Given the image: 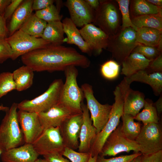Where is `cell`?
Masks as SVG:
<instances>
[{"label":"cell","mask_w":162,"mask_h":162,"mask_svg":"<svg viewBox=\"0 0 162 162\" xmlns=\"http://www.w3.org/2000/svg\"><path fill=\"white\" fill-rule=\"evenodd\" d=\"M21 60L25 65L37 72L64 71L71 65L86 68L91 62L73 48L52 44L22 56Z\"/></svg>","instance_id":"cell-1"},{"label":"cell","mask_w":162,"mask_h":162,"mask_svg":"<svg viewBox=\"0 0 162 162\" xmlns=\"http://www.w3.org/2000/svg\"><path fill=\"white\" fill-rule=\"evenodd\" d=\"M127 88L126 85L123 82L117 85L113 92L115 101L109 119L102 129L93 139L91 143L90 153L92 156H98L110 135L118 125L120 119L123 114L124 95Z\"/></svg>","instance_id":"cell-2"},{"label":"cell","mask_w":162,"mask_h":162,"mask_svg":"<svg viewBox=\"0 0 162 162\" xmlns=\"http://www.w3.org/2000/svg\"><path fill=\"white\" fill-rule=\"evenodd\" d=\"M17 103H14L0 125V148L3 151L18 147L25 143L17 117Z\"/></svg>","instance_id":"cell-3"},{"label":"cell","mask_w":162,"mask_h":162,"mask_svg":"<svg viewBox=\"0 0 162 162\" xmlns=\"http://www.w3.org/2000/svg\"><path fill=\"white\" fill-rule=\"evenodd\" d=\"M64 83L62 79L54 80L42 94L32 100H25L17 104L18 109L39 113L47 111L60 102Z\"/></svg>","instance_id":"cell-4"},{"label":"cell","mask_w":162,"mask_h":162,"mask_svg":"<svg viewBox=\"0 0 162 162\" xmlns=\"http://www.w3.org/2000/svg\"><path fill=\"white\" fill-rule=\"evenodd\" d=\"M100 5L95 10L93 24L98 26L108 36L114 37L121 30L120 18L118 7L112 0L100 1Z\"/></svg>","instance_id":"cell-5"},{"label":"cell","mask_w":162,"mask_h":162,"mask_svg":"<svg viewBox=\"0 0 162 162\" xmlns=\"http://www.w3.org/2000/svg\"><path fill=\"white\" fill-rule=\"evenodd\" d=\"M136 31L131 27L120 30L113 38L109 39L106 49L119 65L139 44L136 41Z\"/></svg>","instance_id":"cell-6"},{"label":"cell","mask_w":162,"mask_h":162,"mask_svg":"<svg viewBox=\"0 0 162 162\" xmlns=\"http://www.w3.org/2000/svg\"><path fill=\"white\" fill-rule=\"evenodd\" d=\"M64 71L66 80L59 103L74 109L82 111L81 103L85 97L81 88L77 84L78 70L76 66L71 65L67 68Z\"/></svg>","instance_id":"cell-7"},{"label":"cell","mask_w":162,"mask_h":162,"mask_svg":"<svg viewBox=\"0 0 162 162\" xmlns=\"http://www.w3.org/2000/svg\"><path fill=\"white\" fill-rule=\"evenodd\" d=\"M5 40L11 49L12 54L11 59L12 60L32 51L52 44L41 38L32 36L19 29L5 38Z\"/></svg>","instance_id":"cell-8"},{"label":"cell","mask_w":162,"mask_h":162,"mask_svg":"<svg viewBox=\"0 0 162 162\" xmlns=\"http://www.w3.org/2000/svg\"><path fill=\"white\" fill-rule=\"evenodd\" d=\"M87 102V106L91 114V119L97 134L103 128L107 122L112 108V105L102 104L96 99L92 86L87 83L82 85L81 88Z\"/></svg>","instance_id":"cell-9"},{"label":"cell","mask_w":162,"mask_h":162,"mask_svg":"<svg viewBox=\"0 0 162 162\" xmlns=\"http://www.w3.org/2000/svg\"><path fill=\"white\" fill-rule=\"evenodd\" d=\"M121 125L119 124L109 136L99 155L104 157L115 156L121 152H129L131 151L135 153L140 152V147L135 140L128 139L123 133Z\"/></svg>","instance_id":"cell-10"},{"label":"cell","mask_w":162,"mask_h":162,"mask_svg":"<svg viewBox=\"0 0 162 162\" xmlns=\"http://www.w3.org/2000/svg\"><path fill=\"white\" fill-rule=\"evenodd\" d=\"M32 144L38 154L43 156L62 154L65 147L58 127L44 130Z\"/></svg>","instance_id":"cell-11"},{"label":"cell","mask_w":162,"mask_h":162,"mask_svg":"<svg viewBox=\"0 0 162 162\" xmlns=\"http://www.w3.org/2000/svg\"><path fill=\"white\" fill-rule=\"evenodd\" d=\"M140 152L147 154L162 150V131L159 124L149 123L143 126L135 140Z\"/></svg>","instance_id":"cell-12"},{"label":"cell","mask_w":162,"mask_h":162,"mask_svg":"<svg viewBox=\"0 0 162 162\" xmlns=\"http://www.w3.org/2000/svg\"><path fill=\"white\" fill-rule=\"evenodd\" d=\"M82 113V111L59 103L47 111L38 114L40 123L44 130L50 128L59 127L70 117Z\"/></svg>","instance_id":"cell-13"},{"label":"cell","mask_w":162,"mask_h":162,"mask_svg":"<svg viewBox=\"0 0 162 162\" xmlns=\"http://www.w3.org/2000/svg\"><path fill=\"white\" fill-rule=\"evenodd\" d=\"M17 117L25 143L32 144L44 131L38 113L19 110Z\"/></svg>","instance_id":"cell-14"},{"label":"cell","mask_w":162,"mask_h":162,"mask_svg":"<svg viewBox=\"0 0 162 162\" xmlns=\"http://www.w3.org/2000/svg\"><path fill=\"white\" fill-rule=\"evenodd\" d=\"M64 5L68 9L70 19L76 27H83L93 22L95 10L85 0H67Z\"/></svg>","instance_id":"cell-15"},{"label":"cell","mask_w":162,"mask_h":162,"mask_svg":"<svg viewBox=\"0 0 162 162\" xmlns=\"http://www.w3.org/2000/svg\"><path fill=\"white\" fill-rule=\"evenodd\" d=\"M82 113L73 116L59 127L64 145L74 150L78 148V139L82 123Z\"/></svg>","instance_id":"cell-16"},{"label":"cell","mask_w":162,"mask_h":162,"mask_svg":"<svg viewBox=\"0 0 162 162\" xmlns=\"http://www.w3.org/2000/svg\"><path fill=\"white\" fill-rule=\"evenodd\" d=\"M79 31L92 52L99 54L103 49H106L109 42L108 36L93 23L84 26Z\"/></svg>","instance_id":"cell-17"},{"label":"cell","mask_w":162,"mask_h":162,"mask_svg":"<svg viewBox=\"0 0 162 162\" xmlns=\"http://www.w3.org/2000/svg\"><path fill=\"white\" fill-rule=\"evenodd\" d=\"M81 108L83 120L79 135L78 151L90 153L91 142L97 134L96 130L93 125L86 105L83 101L81 103Z\"/></svg>","instance_id":"cell-18"},{"label":"cell","mask_w":162,"mask_h":162,"mask_svg":"<svg viewBox=\"0 0 162 162\" xmlns=\"http://www.w3.org/2000/svg\"><path fill=\"white\" fill-rule=\"evenodd\" d=\"M39 155L32 144L25 143L3 151L1 157L2 162H33Z\"/></svg>","instance_id":"cell-19"},{"label":"cell","mask_w":162,"mask_h":162,"mask_svg":"<svg viewBox=\"0 0 162 162\" xmlns=\"http://www.w3.org/2000/svg\"><path fill=\"white\" fill-rule=\"evenodd\" d=\"M62 22L64 33L67 35V37L63 40V43L75 45L82 52L91 55L92 51L83 39L79 30L70 18H65Z\"/></svg>","instance_id":"cell-20"},{"label":"cell","mask_w":162,"mask_h":162,"mask_svg":"<svg viewBox=\"0 0 162 162\" xmlns=\"http://www.w3.org/2000/svg\"><path fill=\"white\" fill-rule=\"evenodd\" d=\"M124 78L130 85L134 82L143 83L151 87L155 95L158 96L162 94V72L149 74L145 70H141L129 77Z\"/></svg>","instance_id":"cell-21"},{"label":"cell","mask_w":162,"mask_h":162,"mask_svg":"<svg viewBox=\"0 0 162 162\" xmlns=\"http://www.w3.org/2000/svg\"><path fill=\"white\" fill-rule=\"evenodd\" d=\"M145 102V96L143 93L134 90L129 86L124 93L123 114L135 116L144 107Z\"/></svg>","instance_id":"cell-22"},{"label":"cell","mask_w":162,"mask_h":162,"mask_svg":"<svg viewBox=\"0 0 162 162\" xmlns=\"http://www.w3.org/2000/svg\"><path fill=\"white\" fill-rule=\"evenodd\" d=\"M152 60L142 55L132 52L123 62L121 74L128 77L141 70H145Z\"/></svg>","instance_id":"cell-23"},{"label":"cell","mask_w":162,"mask_h":162,"mask_svg":"<svg viewBox=\"0 0 162 162\" xmlns=\"http://www.w3.org/2000/svg\"><path fill=\"white\" fill-rule=\"evenodd\" d=\"M33 0H24L19 6L11 16L10 23V36L19 29L32 14Z\"/></svg>","instance_id":"cell-24"},{"label":"cell","mask_w":162,"mask_h":162,"mask_svg":"<svg viewBox=\"0 0 162 162\" xmlns=\"http://www.w3.org/2000/svg\"><path fill=\"white\" fill-rule=\"evenodd\" d=\"M62 22L61 20L47 22L41 37L53 45H62L64 38Z\"/></svg>","instance_id":"cell-25"},{"label":"cell","mask_w":162,"mask_h":162,"mask_svg":"<svg viewBox=\"0 0 162 162\" xmlns=\"http://www.w3.org/2000/svg\"><path fill=\"white\" fill-rule=\"evenodd\" d=\"M136 36L137 43L146 46L158 47L162 40V31L154 28L142 27L137 29Z\"/></svg>","instance_id":"cell-26"},{"label":"cell","mask_w":162,"mask_h":162,"mask_svg":"<svg viewBox=\"0 0 162 162\" xmlns=\"http://www.w3.org/2000/svg\"><path fill=\"white\" fill-rule=\"evenodd\" d=\"M33 70L26 65L20 67L14 71L13 77L16 86V90H26L32 85L34 74Z\"/></svg>","instance_id":"cell-27"},{"label":"cell","mask_w":162,"mask_h":162,"mask_svg":"<svg viewBox=\"0 0 162 162\" xmlns=\"http://www.w3.org/2000/svg\"><path fill=\"white\" fill-rule=\"evenodd\" d=\"M47 22L34 14H32L21 26L19 29L29 35L41 38Z\"/></svg>","instance_id":"cell-28"},{"label":"cell","mask_w":162,"mask_h":162,"mask_svg":"<svg viewBox=\"0 0 162 162\" xmlns=\"http://www.w3.org/2000/svg\"><path fill=\"white\" fill-rule=\"evenodd\" d=\"M133 24L137 28L142 27L154 28L162 30V17L160 14H148L133 17Z\"/></svg>","instance_id":"cell-29"},{"label":"cell","mask_w":162,"mask_h":162,"mask_svg":"<svg viewBox=\"0 0 162 162\" xmlns=\"http://www.w3.org/2000/svg\"><path fill=\"white\" fill-rule=\"evenodd\" d=\"M131 11L134 17L148 14L162 15L161 8L154 5L145 0L132 1Z\"/></svg>","instance_id":"cell-30"},{"label":"cell","mask_w":162,"mask_h":162,"mask_svg":"<svg viewBox=\"0 0 162 162\" xmlns=\"http://www.w3.org/2000/svg\"><path fill=\"white\" fill-rule=\"evenodd\" d=\"M122 117V132L128 139L135 140L141 130L140 123L135 122L134 117L130 115L123 114Z\"/></svg>","instance_id":"cell-31"},{"label":"cell","mask_w":162,"mask_h":162,"mask_svg":"<svg viewBox=\"0 0 162 162\" xmlns=\"http://www.w3.org/2000/svg\"><path fill=\"white\" fill-rule=\"evenodd\" d=\"M143 107L141 112L134 117V119L142 122L144 125L151 123L159 124L160 118L152 100L146 99Z\"/></svg>","instance_id":"cell-32"},{"label":"cell","mask_w":162,"mask_h":162,"mask_svg":"<svg viewBox=\"0 0 162 162\" xmlns=\"http://www.w3.org/2000/svg\"><path fill=\"white\" fill-rule=\"evenodd\" d=\"M34 14L47 22L61 20L62 18L58 9L53 4L43 10L36 11Z\"/></svg>","instance_id":"cell-33"},{"label":"cell","mask_w":162,"mask_h":162,"mask_svg":"<svg viewBox=\"0 0 162 162\" xmlns=\"http://www.w3.org/2000/svg\"><path fill=\"white\" fill-rule=\"evenodd\" d=\"M16 90L13 73L9 72L0 74V98L9 92Z\"/></svg>","instance_id":"cell-34"},{"label":"cell","mask_w":162,"mask_h":162,"mask_svg":"<svg viewBox=\"0 0 162 162\" xmlns=\"http://www.w3.org/2000/svg\"><path fill=\"white\" fill-rule=\"evenodd\" d=\"M116 1L118 5L122 16V22L121 30L130 27L136 31L138 28L133 24L130 17L129 11L130 0H117Z\"/></svg>","instance_id":"cell-35"},{"label":"cell","mask_w":162,"mask_h":162,"mask_svg":"<svg viewBox=\"0 0 162 162\" xmlns=\"http://www.w3.org/2000/svg\"><path fill=\"white\" fill-rule=\"evenodd\" d=\"M120 65L116 61L110 60L104 63L101 66V72L103 76L107 79L112 80L118 76Z\"/></svg>","instance_id":"cell-36"},{"label":"cell","mask_w":162,"mask_h":162,"mask_svg":"<svg viewBox=\"0 0 162 162\" xmlns=\"http://www.w3.org/2000/svg\"><path fill=\"white\" fill-rule=\"evenodd\" d=\"M62 154L71 162H88L91 155L90 153L77 152L65 146Z\"/></svg>","instance_id":"cell-37"},{"label":"cell","mask_w":162,"mask_h":162,"mask_svg":"<svg viewBox=\"0 0 162 162\" xmlns=\"http://www.w3.org/2000/svg\"><path fill=\"white\" fill-rule=\"evenodd\" d=\"M133 52L140 54L147 59L151 60L155 59L161 53V51L157 47L140 44L134 49Z\"/></svg>","instance_id":"cell-38"},{"label":"cell","mask_w":162,"mask_h":162,"mask_svg":"<svg viewBox=\"0 0 162 162\" xmlns=\"http://www.w3.org/2000/svg\"><path fill=\"white\" fill-rule=\"evenodd\" d=\"M142 154L140 152H139L129 155H122L108 159L105 158L104 157L98 155L96 162H129Z\"/></svg>","instance_id":"cell-39"},{"label":"cell","mask_w":162,"mask_h":162,"mask_svg":"<svg viewBox=\"0 0 162 162\" xmlns=\"http://www.w3.org/2000/svg\"><path fill=\"white\" fill-rule=\"evenodd\" d=\"M12 54L11 49L6 41L5 38L0 37V64L8 58H11Z\"/></svg>","instance_id":"cell-40"},{"label":"cell","mask_w":162,"mask_h":162,"mask_svg":"<svg viewBox=\"0 0 162 162\" xmlns=\"http://www.w3.org/2000/svg\"><path fill=\"white\" fill-rule=\"evenodd\" d=\"M148 73L162 72V56L160 53L156 58L150 62L148 68L145 70Z\"/></svg>","instance_id":"cell-41"},{"label":"cell","mask_w":162,"mask_h":162,"mask_svg":"<svg viewBox=\"0 0 162 162\" xmlns=\"http://www.w3.org/2000/svg\"><path fill=\"white\" fill-rule=\"evenodd\" d=\"M140 162H162V150L141 156Z\"/></svg>","instance_id":"cell-42"},{"label":"cell","mask_w":162,"mask_h":162,"mask_svg":"<svg viewBox=\"0 0 162 162\" xmlns=\"http://www.w3.org/2000/svg\"><path fill=\"white\" fill-rule=\"evenodd\" d=\"M22 0H11L10 3L6 8L3 14L6 20L9 19L16 10L23 2Z\"/></svg>","instance_id":"cell-43"},{"label":"cell","mask_w":162,"mask_h":162,"mask_svg":"<svg viewBox=\"0 0 162 162\" xmlns=\"http://www.w3.org/2000/svg\"><path fill=\"white\" fill-rule=\"evenodd\" d=\"M53 0H34L32 4L33 10L36 11L43 10L49 5L53 4Z\"/></svg>","instance_id":"cell-44"},{"label":"cell","mask_w":162,"mask_h":162,"mask_svg":"<svg viewBox=\"0 0 162 162\" xmlns=\"http://www.w3.org/2000/svg\"><path fill=\"white\" fill-rule=\"evenodd\" d=\"M48 162H70L61 154H56L43 156Z\"/></svg>","instance_id":"cell-45"},{"label":"cell","mask_w":162,"mask_h":162,"mask_svg":"<svg viewBox=\"0 0 162 162\" xmlns=\"http://www.w3.org/2000/svg\"><path fill=\"white\" fill-rule=\"evenodd\" d=\"M6 20L3 14L0 15V37L7 38L8 30L6 25Z\"/></svg>","instance_id":"cell-46"},{"label":"cell","mask_w":162,"mask_h":162,"mask_svg":"<svg viewBox=\"0 0 162 162\" xmlns=\"http://www.w3.org/2000/svg\"><path fill=\"white\" fill-rule=\"evenodd\" d=\"M158 100L154 104V106L155 107L157 111L158 116H160L162 112V94Z\"/></svg>","instance_id":"cell-47"},{"label":"cell","mask_w":162,"mask_h":162,"mask_svg":"<svg viewBox=\"0 0 162 162\" xmlns=\"http://www.w3.org/2000/svg\"><path fill=\"white\" fill-rule=\"evenodd\" d=\"M88 4L94 10H96L100 5V1L98 0H85Z\"/></svg>","instance_id":"cell-48"},{"label":"cell","mask_w":162,"mask_h":162,"mask_svg":"<svg viewBox=\"0 0 162 162\" xmlns=\"http://www.w3.org/2000/svg\"><path fill=\"white\" fill-rule=\"evenodd\" d=\"M11 0H0V15L4 14V10Z\"/></svg>","instance_id":"cell-49"},{"label":"cell","mask_w":162,"mask_h":162,"mask_svg":"<svg viewBox=\"0 0 162 162\" xmlns=\"http://www.w3.org/2000/svg\"><path fill=\"white\" fill-rule=\"evenodd\" d=\"M148 2L160 8H162V0H147Z\"/></svg>","instance_id":"cell-50"},{"label":"cell","mask_w":162,"mask_h":162,"mask_svg":"<svg viewBox=\"0 0 162 162\" xmlns=\"http://www.w3.org/2000/svg\"><path fill=\"white\" fill-rule=\"evenodd\" d=\"M97 157L98 156H92L91 155L88 162H96Z\"/></svg>","instance_id":"cell-51"},{"label":"cell","mask_w":162,"mask_h":162,"mask_svg":"<svg viewBox=\"0 0 162 162\" xmlns=\"http://www.w3.org/2000/svg\"><path fill=\"white\" fill-rule=\"evenodd\" d=\"M9 108V107L7 106H4L2 104L0 105V111H2L5 112L8 110Z\"/></svg>","instance_id":"cell-52"},{"label":"cell","mask_w":162,"mask_h":162,"mask_svg":"<svg viewBox=\"0 0 162 162\" xmlns=\"http://www.w3.org/2000/svg\"><path fill=\"white\" fill-rule=\"evenodd\" d=\"M141 155L136 157L129 162H140Z\"/></svg>","instance_id":"cell-53"},{"label":"cell","mask_w":162,"mask_h":162,"mask_svg":"<svg viewBox=\"0 0 162 162\" xmlns=\"http://www.w3.org/2000/svg\"><path fill=\"white\" fill-rule=\"evenodd\" d=\"M33 162H48L45 158L42 159L38 158Z\"/></svg>","instance_id":"cell-54"},{"label":"cell","mask_w":162,"mask_h":162,"mask_svg":"<svg viewBox=\"0 0 162 162\" xmlns=\"http://www.w3.org/2000/svg\"><path fill=\"white\" fill-rule=\"evenodd\" d=\"M3 151V150L0 148V156H1Z\"/></svg>","instance_id":"cell-55"}]
</instances>
